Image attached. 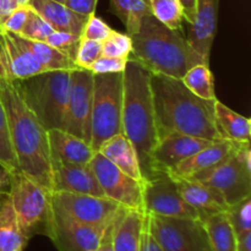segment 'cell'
<instances>
[{"instance_id": "cell-44", "label": "cell", "mask_w": 251, "mask_h": 251, "mask_svg": "<svg viewBox=\"0 0 251 251\" xmlns=\"http://www.w3.org/2000/svg\"><path fill=\"white\" fill-rule=\"evenodd\" d=\"M183 10L184 20L189 25L193 24L196 16V6H198V0H178Z\"/></svg>"}, {"instance_id": "cell-16", "label": "cell", "mask_w": 251, "mask_h": 251, "mask_svg": "<svg viewBox=\"0 0 251 251\" xmlns=\"http://www.w3.org/2000/svg\"><path fill=\"white\" fill-rule=\"evenodd\" d=\"M43 71L48 70L17 41L15 34L0 27V76L9 81H19Z\"/></svg>"}, {"instance_id": "cell-1", "label": "cell", "mask_w": 251, "mask_h": 251, "mask_svg": "<svg viewBox=\"0 0 251 251\" xmlns=\"http://www.w3.org/2000/svg\"><path fill=\"white\" fill-rule=\"evenodd\" d=\"M151 90L159 139L176 132L210 141L225 140L216 124L217 100H202L178 78L157 74H151Z\"/></svg>"}, {"instance_id": "cell-7", "label": "cell", "mask_w": 251, "mask_h": 251, "mask_svg": "<svg viewBox=\"0 0 251 251\" xmlns=\"http://www.w3.org/2000/svg\"><path fill=\"white\" fill-rule=\"evenodd\" d=\"M7 195L27 242L36 234H48L53 211L50 191L16 171L10 174Z\"/></svg>"}, {"instance_id": "cell-5", "label": "cell", "mask_w": 251, "mask_h": 251, "mask_svg": "<svg viewBox=\"0 0 251 251\" xmlns=\"http://www.w3.org/2000/svg\"><path fill=\"white\" fill-rule=\"evenodd\" d=\"M71 71L48 70L12 81L24 102L47 130L64 129Z\"/></svg>"}, {"instance_id": "cell-27", "label": "cell", "mask_w": 251, "mask_h": 251, "mask_svg": "<svg viewBox=\"0 0 251 251\" xmlns=\"http://www.w3.org/2000/svg\"><path fill=\"white\" fill-rule=\"evenodd\" d=\"M15 37L47 70H74V69H77L73 59L69 58L63 51L47 44L46 42L32 41V39L20 36V34H15Z\"/></svg>"}, {"instance_id": "cell-31", "label": "cell", "mask_w": 251, "mask_h": 251, "mask_svg": "<svg viewBox=\"0 0 251 251\" xmlns=\"http://www.w3.org/2000/svg\"><path fill=\"white\" fill-rule=\"evenodd\" d=\"M147 2L151 14L159 22L169 28L181 31L184 16L178 0H147Z\"/></svg>"}, {"instance_id": "cell-38", "label": "cell", "mask_w": 251, "mask_h": 251, "mask_svg": "<svg viewBox=\"0 0 251 251\" xmlns=\"http://www.w3.org/2000/svg\"><path fill=\"white\" fill-rule=\"evenodd\" d=\"M129 58L124 56H100L90 70L93 74H117L124 73Z\"/></svg>"}, {"instance_id": "cell-37", "label": "cell", "mask_w": 251, "mask_h": 251, "mask_svg": "<svg viewBox=\"0 0 251 251\" xmlns=\"http://www.w3.org/2000/svg\"><path fill=\"white\" fill-rule=\"evenodd\" d=\"M100 56H102V42L82 38L76 53L75 64L77 68L90 70L92 64Z\"/></svg>"}, {"instance_id": "cell-40", "label": "cell", "mask_w": 251, "mask_h": 251, "mask_svg": "<svg viewBox=\"0 0 251 251\" xmlns=\"http://www.w3.org/2000/svg\"><path fill=\"white\" fill-rule=\"evenodd\" d=\"M29 6L28 5H24V6H17L16 9L12 10L11 14L7 16L4 24L1 25V28L5 31L10 32V33L20 34L24 29L25 25H26L27 19H28L29 14Z\"/></svg>"}, {"instance_id": "cell-45", "label": "cell", "mask_w": 251, "mask_h": 251, "mask_svg": "<svg viewBox=\"0 0 251 251\" xmlns=\"http://www.w3.org/2000/svg\"><path fill=\"white\" fill-rule=\"evenodd\" d=\"M17 2L16 0H0V26L4 24L5 20L7 19L12 10L16 9Z\"/></svg>"}, {"instance_id": "cell-29", "label": "cell", "mask_w": 251, "mask_h": 251, "mask_svg": "<svg viewBox=\"0 0 251 251\" xmlns=\"http://www.w3.org/2000/svg\"><path fill=\"white\" fill-rule=\"evenodd\" d=\"M113 14L117 15L129 36L139 29L142 19L152 15L147 0H109Z\"/></svg>"}, {"instance_id": "cell-47", "label": "cell", "mask_w": 251, "mask_h": 251, "mask_svg": "<svg viewBox=\"0 0 251 251\" xmlns=\"http://www.w3.org/2000/svg\"><path fill=\"white\" fill-rule=\"evenodd\" d=\"M10 185V174L5 168L0 166V195L5 194V189ZM7 193V191H6Z\"/></svg>"}, {"instance_id": "cell-13", "label": "cell", "mask_w": 251, "mask_h": 251, "mask_svg": "<svg viewBox=\"0 0 251 251\" xmlns=\"http://www.w3.org/2000/svg\"><path fill=\"white\" fill-rule=\"evenodd\" d=\"M144 211L161 217L199 218L196 211L181 198L176 183L167 173H158L145 180Z\"/></svg>"}, {"instance_id": "cell-36", "label": "cell", "mask_w": 251, "mask_h": 251, "mask_svg": "<svg viewBox=\"0 0 251 251\" xmlns=\"http://www.w3.org/2000/svg\"><path fill=\"white\" fill-rule=\"evenodd\" d=\"M82 37L76 36L73 33H66V32L53 31L46 39V43L51 46L53 48L63 51L64 54L73 59L75 61L76 53H77L78 46Z\"/></svg>"}, {"instance_id": "cell-12", "label": "cell", "mask_w": 251, "mask_h": 251, "mask_svg": "<svg viewBox=\"0 0 251 251\" xmlns=\"http://www.w3.org/2000/svg\"><path fill=\"white\" fill-rule=\"evenodd\" d=\"M51 203L77 222L95 227L109 225L123 208L108 198L66 191H53Z\"/></svg>"}, {"instance_id": "cell-11", "label": "cell", "mask_w": 251, "mask_h": 251, "mask_svg": "<svg viewBox=\"0 0 251 251\" xmlns=\"http://www.w3.org/2000/svg\"><path fill=\"white\" fill-rule=\"evenodd\" d=\"M105 198L130 210H144V183L120 171L112 162L96 152L90 162Z\"/></svg>"}, {"instance_id": "cell-42", "label": "cell", "mask_w": 251, "mask_h": 251, "mask_svg": "<svg viewBox=\"0 0 251 251\" xmlns=\"http://www.w3.org/2000/svg\"><path fill=\"white\" fill-rule=\"evenodd\" d=\"M141 251H162L159 248L158 243L152 235L149 226V216L145 212V221H144V229H142L141 237Z\"/></svg>"}, {"instance_id": "cell-41", "label": "cell", "mask_w": 251, "mask_h": 251, "mask_svg": "<svg viewBox=\"0 0 251 251\" xmlns=\"http://www.w3.org/2000/svg\"><path fill=\"white\" fill-rule=\"evenodd\" d=\"M98 0H66L65 5L69 9L86 16L95 14Z\"/></svg>"}, {"instance_id": "cell-43", "label": "cell", "mask_w": 251, "mask_h": 251, "mask_svg": "<svg viewBox=\"0 0 251 251\" xmlns=\"http://www.w3.org/2000/svg\"><path fill=\"white\" fill-rule=\"evenodd\" d=\"M114 222L115 218L104 228L96 251H114Z\"/></svg>"}, {"instance_id": "cell-21", "label": "cell", "mask_w": 251, "mask_h": 251, "mask_svg": "<svg viewBox=\"0 0 251 251\" xmlns=\"http://www.w3.org/2000/svg\"><path fill=\"white\" fill-rule=\"evenodd\" d=\"M28 6L43 17L54 31L66 32L82 37L88 21L86 15H81L69 9L65 4L54 0H29Z\"/></svg>"}, {"instance_id": "cell-22", "label": "cell", "mask_w": 251, "mask_h": 251, "mask_svg": "<svg viewBox=\"0 0 251 251\" xmlns=\"http://www.w3.org/2000/svg\"><path fill=\"white\" fill-rule=\"evenodd\" d=\"M50 156L74 164H90L96 151L88 142L63 129L48 130Z\"/></svg>"}, {"instance_id": "cell-10", "label": "cell", "mask_w": 251, "mask_h": 251, "mask_svg": "<svg viewBox=\"0 0 251 251\" xmlns=\"http://www.w3.org/2000/svg\"><path fill=\"white\" fill-rule=\"evenodd\" d=\"M93 76L88 69L71 71L70 88L66 104L64 129L65 131L91 142V112L93 100Z\"/></svg>"}, {"instance_id": "cell-15", "label": "cell", "mask_w": 251, "mask_h": 251, "mask_svg": "<svg viewBox=\"0 0 251 251\" xmlns=\"http://www.w3.org/2000/svg\"><path fill=\"white\" fill-rule=\"evenodd\" d=\"M211 142L213 141L176 132L161 137L151 156V178L174 168L176 164L198 153Z\"/></svg>"}, {"instance_id": "cell-39", "label": "cell", "mask_w": 251, "mask_h": 251, "mask_svg": "<svg viewBox=\"0 0 251 251\" xmlns=\"http://www.w3.org/2000/svg\"><path fill=\"white\" fill-rule=\"evenodd\" d=\"M112 31L113 28L109 25H107L102 19L93 14L88 17V21L86 24L85 29H83L82 38L103 42L112 33Z\"/></svg>"}, {"instance_id": "cell-14", "label": "cell", "mask_w": 251, "mask_h": 251, "mask_svg": "<svg viewBox=\"0 0 251 251\" xmlns=\"http://www.w3.org/2000/svg\"><path fill=\"white\" fill-rule=\"evenodd\" d=\"M105 227L83 225L53 206L47 237L58 251H96Z\"/></svg>"}, {"instance_id": "cell-9", "label": "cell", "mask_w": 251, "mask_h": 251, "mask_svg": "<svg viewBox=\"0 0 251 251\" xmlns=\"http://www.w3.org/2000/svg\"><path fill=\"white\" fill-rule=\"evenodd\" d=\"M194 180L212 186L220 191L228 206L251 196V151L250 142L240 145L234 153L222 164Z\"/></svg>"}, {"instance_id": "cell-49", "label": "cell", "mask_w": 251, "mask_h": 251, "mask_svg": "<svg viewBox=\"0 0 251 251\" xmlns=\"http://www.w3.org/2000/svg\"><path fill=\"white\" fill-rule=\"evenodd\" d=\"M54 1H58V2H61V4H65L66 0H54Z\"/></svg>"}, {"instance_id": "cell-33", "label": "cell", "mask_w": 251, "mask_h": 251, "mask_svg": "<svg viewBox=\"0 0 251 251\" xmlns=\"http://www.w3.org/2000/svg\"><path fill=\"white\" fill-rule=\"evenodd\" d=\"M226 215L237 237L251 232V196L230 205Z\"/></svg>"}, {"instance_id": "cell-35", "label": "cell", "mask_w": 251, "mask_h": 251, "mask_svg": "<svg viewBox=\"0 0 251 251\" xmlns=\"http://www.w3.org/2000/svg\"><path fill=\"white\" fill-rule=\"evenodd\" d=\"M31 9V7H29ZM54 29L51 28L50 25L46 21L42 16H39L36 11L29 10L28 19H27L26 25H25L24 29L20 33V36L25 37V38L32 39V41H39L46 42L47 37L53 32Z\"/></svg>"}, {"instance_id": "cell-3", "label": "cell", "mask_w": 251, "mask_h": 251, "mask_svg": "<svg viewBox=\"0 0 251 251\" xmlns=\"http://www.w3.org/2000/svg\"><path fill=\"white\" fill-rule=\"evenodd\" d=\"M130 37L132 47L129 59L151 74L180 80L189 69L203 64L181 31L169 28L153 15L145 16L139 29Z\"/></svg>"}, {"instance_id": "cell-24", "label": "cell", "mask_w": 251, "mask_h": 251, "mask_svg": "<svg viewBox=\"0 0 251 251\" xmlns=\"http://www.w3.org/2000/svg\"><path fill=\"white\" fill-rule=\"evenodd\" d=\"M145 211L123 207L114 222V251H141Z\"/></svg>"}, {"instance_id": "cell-25", "label": "cell", "mask_w": 251, "mask_h": 251, "mask_svg": "<svg viewBox=\"0 0 251 251\" xmlns=\"http://www.w3.org/2000/svg\"><path fill=\"white\" fill-rule=\"evenodd\" d=\"M215 118L218 130L225 140L234 142H250L251 120L230 109L225 103L215 102Z\"/></svg>"}, {"instance_id": "cell-32", "label": "cell", "mask_w": 251, "mask_h": 251, "mask_svg": "<svg viewBox=\"0 0 251 251\" xmlns=\"http://www.w3.org/2000/svg\"><path fill=\"white\" fill-rule=\"evenodd\" d=\"M0 166L6 169L9 174L19 171L11 139H10L6 113H5L1 98H0Z\"/></svg>"}, {"instance_id": "cell-23", "label": "cell", "mask_w": 251, "mask_h": 251, "mask_svg": "<svg viewBox=\"0 0 251 251\" xmlns=\"http://www.w3.org/2000/svg\"><path fill=\"white\" fill-rule=\"evenodd\" d=\"M97 152L135 180L142 183L146 180L142 174L136 150L124 134L114 135L108 139L103 142Z\"/></svg>"}, {"instance_id": "cell-46", "label": "cell", "mask_w": 251, "mask_h": 251, "mask_svg": "<svg viewBox=\"0 0 251 251\" xmlns=\"http://www.w3.org/2000/svg\"><path fill=\"white\" fill-rule=\"evenodd\" d=\"M237 251H251V232L237 237Z\"/></svg>"}, {"instance_id": "cell-20", "label": "cell", "mask_w": 251, "mask_h": 251, "mask_svg": "<svg viewBox=\"0 0 251 251\" xmlns=\"http://www.w3.org/2000/svg\"><path fill=\"white\" fill-rule=\"evenodd\" d=\"M171 178L176 183L181 198L191 208L196 211L199 218L213 213L226 212L229 207L222 194L212 186L190 178H176V176H171Z\"/></svg>"}, {"instance_id": "cell-34", "label": "cell", "mask_w": 251, "mask_h": 251, "mask_svg": "<svg viewBox=\"0 0 251 251\" xmlns=\"http://www.w3.org/2000/svg\"><path fill=\"white\" fill-rule=\"evenodd\" d=\"M131 37L129 34L120 33L113 29L112 33L102 42V55L129 58L131 53Z\"/></svg>"}, {"instance_id": "cell-8", "label": "cell", "mask_w": 251, "mask_h": 251, "mask_svg": "<svg viewBox=\"0 0 251 251\" xmlns=\"http://www.w3.org/2000/svg\"><path fill=\"white\" fill-rule=\"evenodd\" d=\"M147 216L150 230L162 251H213L200 218Z\"/></svg>"}, {"instance_id": "cell-50", "label": "cell", "mask_w": 251, "mask_h": 251, "mask_svg": "<svg viewBox=\"0 0 251 251\" xmlns=\"http://www.w3.org/2000/svg\"><path fill=\"white\" fill-rule=\"evenodd\" d=\"M19 251H24V250H19Z\"/></svg>"}, {"instance_id": "cell-18", "label": "cell", "mask_w": 251, "mask_h": 251, "mask_svg": "<svg viewBox=\"0 0 251 251\" xmlns=\"http://www.w3.org/2000/svg\"><path fill=\"white\" fill-rule=\"evenodd\" d=\"M218 5L220 0H198L195 20L189 25L186 34L190 47L206 65H210L211 49L217 33Z\"/></svg>"}, {"instance_id": "cell-17", "label": "cell", "mask_w": 251, "mask_h": 251, "mask_svg": "<svg viewBox=\"0 0 251 251\" xmlns=\"http://www.w3.org/2000/svg\"><path fill=\"white\" fill-rule=\"evenodd\" d=\"M240 145H242L240 142H234L230 140L213 141L198 153L180 162L166 173L176 178L200 179L217 168L226 159L229 158Z\"/></svg>"}, {"instance_id": "cell-2", "label": "cell", "mask_w": 251, "mask_h": 251, "mask_svg": "<svg viewBox=\"0 0 251 251\" xmlns=\"http://www.w3.org/2000/svg\"><path fill=\"white\" fill-rule=\"evenodd\" d=\"M0 98L6 113L17 168L34 183L53 193L48 130L39 123L12 81L0 76Z\"/></svg>"}, {"instance_id": "cell-48", "label": "cell", "mask_w": 251, "mask_h": 251, "mask_svg": "<svg viewBox=\"0 0 251 251\" xmlns=\"http://www.w3.org/2000/svg\"><path fill=\"white\" fill-rule=\"evenodd\" d=\"M29 0H16L17 6H24V5H28Z\"/></svg>"}, {"instance_id": "cell-30", "label": "cell", "mask_w": 251, "mask_h": 251, "mask_svg": "<svg viewBox=\"0 0 251 251\" xmlns=\"http://www.w3.org/2000/svg\"><path fill=\"white\" fill-rule=\"evenodd\" d=\"M180 81L190 92H193L198 97L206 100H217L215 78H213L212 71L210 70V65L196 64L184 74Z\"/></svg>"}, {"instance_id": "cell-19", "label": "cell", "mask_w": 251, "mask_h": 251, "mask_svg": "<svg viewBox=\"0 0 251 251\" xmlns=\"http://www.w3.org/2000/svg\"><path fill=\"white\" fill-rule=\"evenodd\" d=\"M53 191L87 194L105 198L90 164H74L51 157Z\"/></svg>"}, {"instance_id": "cell-4", "label": "cell", "mask_w": 251, "mask_h": 251, "mask_svg": "<svg viewBox=\"0 0 251 251\" xmlns=\"http://www.w3.org/2000/svg\"><path fill=\"white\" fill-rule=\"evenodd\" d=\"M123 74V134L134 145L142 174L147 180L151 178L152 152L159 141L151 90V73L129 59Z\"/></svg>"}, {"instance_id": "cell-28", "label": "cell", "mask_w": 251, "mask_h": 251, "mask_svg": "<svg viewBox=\"0 0 251 251\" xmlns=\"http://www.w3.org/2000/svg\"><path fill=\"white\" fill-rule=\"evenodd\" d=\"M200 220L205 226L213 251H237V235L226 212L213 213Z\"/></svg>"}, {"instance_id": "cell-6", "label": "cell", "mask_w": 251, "mask_h": 251, "mask_svg": "<svg viewBox=\"0 0 251 251\" xmlns=\"http://www.w3.org/2000/svg\"><path fill=\"white\" fill-rule=\"evenodd\" d=\"M124 74H95L91 112V147L98 151L114 135L123 134Z\"/></svg>"}, {"instance_id": "cell-26", "label": "cell", "mask_w": 251, "mask_h": 251, "mask_svg": "<svg viewBox=\"0 0 251 251\" xmlns=\"http://www.w3.org/2000/svg\"><path fill=\"white\" fill-rule=\"evenodd\" d=\"M0 199V251L24 250L25 239L7 193Z\"/></svg>"}]
</instances>
